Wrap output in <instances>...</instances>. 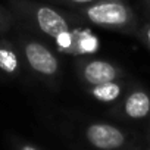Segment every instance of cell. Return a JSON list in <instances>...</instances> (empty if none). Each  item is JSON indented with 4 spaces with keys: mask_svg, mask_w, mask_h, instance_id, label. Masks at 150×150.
Wrapping results in <instances>:
<instances>
[{
    "mask_svg": "<svg viewBox=\"0 0 150 150\" xmlns=\"http://www.w3.org/2000/svg\"><path fill=\"white\" fill-rule=\"evenodd\" d=\"M8 5L18 21L53 40L56 49L68 54L71 30L75 21L69 9H56L35 0H8Z\"/></svg>",
    "mask_w": 150,
    "mask_h": 150,
    "instance_id": "6da1fadb",
    "label": "cell"
},
{
    "mask_svg": "<svg viewBox=\"0 0 150 150\" xmlns=\"http://www.w3.org/2000/svg\"><path fill=\"white\" fill-rule=\"evenodd\" d=\"M69 11L84 24L135 35L140 21L127 0H97L90 5L72 6Z\"/></svg>",
    "mask_w": 150,
    "mask_h": 150,
    "instance_id": "7a4b0ae2",
    "label": "cell"
},
{
    "mask_svg": "<svg viewBox=\"0 0 150 150\" xmlns=\"http://www.w3.org/2000/svg\"><path fill=\"white\" fill-rule=\"evenodd\" d=\"M19 50L28 68L46 83H54L60 74V62L50 47L28 35H19Z\"/></svg>",
    "mask_w": 150,
    "mask_h": 150,
    "instance_id": "3957f363",
    "label": "cell"
},
{
    "mask_svg": "<svg viewBox=\"0 0 150 150\" xmlns=\"http://www.w3.org/2000/svg\"><path fill=\"white\" fill-rule=\"evenodd\" d=\"M75 68L80 80L86 86H97L109 81L124 80L125 71L109 60L96 59L91 56H81L75 60Z\"/></svg>",
    "mask_w": 150,
    "mask_h": 150,
    "instance_id": "277c9868",
    "label": "cell"
},
{
    "mask_svg": "<svg viewBox=\"0 0 150 150\" xmlns=\"http://www.w3.org/2000/svg\"><path fill=\"white\" fill-rule=\"evenodd\" d=\"M86 140L97 150H119L127 146L128 134L108 122H93L84 131Z\"/></svg>",
    "mask_w": 150,
    "mask_h": 150,
    "instance_id": "5b68a950",
    "label": "cell"
},
{
    "mask_svg": "<svg viewBox=\"0 0 150 150\" xmlns=\"http://www.w3.org/2000/svg\"><path fill=\"white\" fill-rule=\"evenodd\" d=\"M116 110L122 118L141 121L150 116V93L141 86H132L119 99Z\"/></svg>",
    "mask_w": 150,
    "mask_h": 150,
    "instance_id": "8992f818",
    "label": "cell"
},
{
    "mask_svg": "<svg viewBox=\"0 0 150 150\" xmlns=\"http://www.w3.org/2000/svg\"><path fill=\"white\" fill-rule=\"evenodd\" d=\"M83 24H84L83 21H80L75 16V21H74L72 30H71V46L68 50L69 56H74V57L91 56V54L97 53V50H99V46H100L99 38Z\"/></svg>",
    "mask_w": 150,
    "mask_h": 150,
    "instance_id": "52a82bcc",
    "label": "cell"
},
{
    "mask_svg": "<svg viewBox=\"0 0 150 150\" xmlns=\"http://www.w3.org/2000/svg\"><path fill=\"white\" fill-rule=\"evenodd\" d=\"M87 93L102 103H115L124 96L125 84L122 80H116L97 86H87Z\"/></svg>",
    "mask_w": 150,
    "mask_h": 150,
    "instance_id": "ba28073f",
    "label": "cell"
},
{
    "mask_svg": "<svg viewBox=\"0 0 150 150\" xmlns=\"http://www.w3.org/2000/svg\"><path fill=\"white\" fill-rule=\"evenodd\" d=\"M0 71L11 77H15L21 72L19 53L15 44L6 38H0Z\"/></svg>",
    "mask_w": 150,
    "mask_h": 150,
    "instance_id": "9c48e42d",
    "label": "cell"
},
{
    "mask_svg": "<svg viewBox=\"0 0 150 150\" xmlns=\"http://www.w3.org/2000/svg\"><path fill=\"white\" fill-rule=\"evenodd\" d=\"M15 21H18V19H16V16L12 13L11 9L8 11V9H5V8L0 6V34L8 33V31L15 25Z\"/></svg>",
    "mask_w": 150,
    "mask_h": 150,
    "instance_id": "30bf717a",
    "label": "cell"
},
{
    "mask_svg": "<svg viewBox=\"0 0 150 150\" xmlns=\"http://www.w3.org/2000/svg\"><path fill=\"white\" fill-rule=\"evenodd\" d=\"M135 37H138V40L150 50V19L140 24V28H138Z\"/></svg>",
    "mask_w": 150,
    "mask_h": 150,
    "instance_id": "8fae6325",
    "label": "cell"
},
{
    "mask_svg": "<svg viewBox=\"0 0 150 150\" xmlns=\"http://www.w3.org/2000/svg\"><path fill=\"white\" fill-rule=\"evenodd\" d=\"M50 2H56L60 5H66V6H83V5H90L94 3L97 0H50Z\"/></svg>",
    "mask_w": 150,
    "mask_h": 150,
    "instance_id": "7c38bea8",
    "label": "cell"
},
{
    "mask_svg": "<svg viewBox=\"0 0 150 150\" xmlns=\"http://www.w3.org/2000/svg\"><path fill=\"white\" fill-rule=\"evenodd\" d=\"M18 150H40V149H37V147H35V146H33V144L22 143V144H19V146H18Z\"/></svg>",
    "mask_w": 150,
    "mask_h": 150,
    "instance_id": "4fadbf2b",
    "label": "cell"
},
{
    "mask_svg": "<svg viewBox=\"0 0 150 150\" xmlns=\"http://www.w3.org/2000/svg\"><path fill=\"white\" fill-rule=\"evenodd\" d=\"M143 3H144V6H146V9H147V12L150 15V0H143Z\"/></svg>",
    "mask_w": 150,
    "mask_h": 150,
    "instance_id": "5bb4252c",
    "label": "cell"
},
{
    "mask_svg": "<svg viewBox=\"0 0 150 150\" xmlns=\"http://www.w3.org/2000/svg\"><path fill=\"white\" fill-rule=\"evenodd\" d=\"M149 140H150V127H149Z\"/></svg>",
    "mask_w": 150,
    "mask_h": 150,
    "instance_id": "9a60e30c",
    "label": "cell"
},
{
    "mask_svg": "<svg viewBox=\"0 0 150 150\" xmlns=\"http://www.w3.org/2000/svg\"><path fill=\"white\" fill-rule=\"evenodd\" d=\"M147 150H150V149H147Z\"/></svg>",
    "mask_w": 150,
    "mask_h": 150,
    "instance_id": "2e32d148",
    "label": "cell"
}]
</instances>
